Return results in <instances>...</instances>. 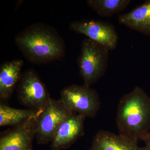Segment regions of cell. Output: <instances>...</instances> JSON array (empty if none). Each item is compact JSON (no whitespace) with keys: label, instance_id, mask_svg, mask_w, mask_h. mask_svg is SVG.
<instances>
[{"label":"cell","instance_id":"cell-3","mask_svg":"<svg viewBox=\"0 0 150 150\" xmlns=\"http://www.w3.org/2000/svg\"><path fill=\"white\" fill-rule=\"evenodd\" d=\"M109 50L88 38L83 40L78 65L84 85L90 87L106 72L109 60Z\"/></svg>","mask_w":150,"mask_h":150},{"label":"cell","instance_id":"cell-12","mask_svg":"<svg viewBox=\"0 0 150 150\" xmlns=\"http://www.w3.org/2000/svg\"><path fill=\"white\" fill-rule=\"evenodd\" d=\"M118 22L131 29L150 35V0L123 14H119Z\"/></svg>","mask_w":150,"mask_h":150},{"label":"cell","instance_id":"cell-4","mask_svg":"<svg viewBox=\"0 0 150 150\" xmlns=\"http://www.w3.org/2000/svg\"><path fill=\"white\" fill-rule=\"evenodd\" d=\"M59 101L72 112L93 118L100 106L99 95L90 87L74 84L62 90Z\"/></svg>","mask_w":150,"mask_h":150},{"label":"cell","instance_id":"cell-10","mask_svg":"<svg viewBox=\"0 0 150 150\" xmlns=\"http://www.w3.org/2000/svg\"><path fill=\"white\" fill-rule=\"evenodd\" d=\"M89 150H142V148L137 142L101 130L96 134Z\"/></svg>","mask_w":150,"mask_h":150},{"label":"cell","instance_id":"cell-13","mask_svg":"<svg viewBox=\"0 0 150 150\" xmlns=\"http://www.w3.org/2000/svg\"><path fill=\"white\" fill-rule=\"evenodd\" d=\"M41 110L17 109L1 103L0 126H16L30 119L37 117Z\"/></svg>","mask_w":150,"mask_h":150},{"label":"cell","instance_id":"cell-2","mask_svg":"<svg viewBox=\"0 0 150 150\" xmlns=\"http://www.w3.org/2000/svg\"><path fill=\"white\" fill-rule=\"evenodd\" d=\"M116 123L119 134L138 142L144 141L150 129V97L136 87L118 104Z\"/></svg>","mask_w":150,"mask_h":150},{"label":"cell","instance_id":"cell-1","mask_svg":"<svg viewBox=\"0 0 150 150\" xmlns=\"http://www.w3.org/2000/svg\"><path fill=\"white\" fill-rule=\"evenodd\" d=\"M15 43L28 62L40 65L62 58L64 41L54 27L42 23L28 26L15 37Z\"/></svg>","mask_w":150,"mask_h":150},{"label":"cell","instance_id":"cell-15","mask_svg":"<svg viewBox=\"0 0 150 150\" xmlns=\"http://www.w3.org/2000/svg\"><path fill=\"white\" fill-rule=\"evenodd\" d=\"M145 145L142 148V150H150V132L144 140Z\"/></svg>","mask_w":150,"mask_h":150},{"label":"cell","instance_id":"cell-14","mask_svg":"<svg viewBox=\"0 0 150 150\" xmlns=\"http://www.w3.org/2000/svg\"><path fill=\"white\" fill-rule=\"evenodd\" d=\"M90 8L101 17H108L124 10L131 0H88Z\"/></svg>","mask_w":150,"mask_h":150},{"label":"cell","instance_id":"cell-8","mask_svg":"<svg viewBox=\"0 0 150 150\" xmlns=\"http://www.w3.org/2000/svg\"><path fill=\"white\" fill-rule=\"evenodd\" d=\"M37 117L3 134L0 138V150H33V142L35 137Z\"/></svg>","mask_w":150,"mask_h":150},{"label":"cell","instance_id":"cell-6","mask_svg":"<svg viewBox=\"0 0 150 150\" xmlns=\"http://www.w3.org/2000/svg\"><path fill=\"white\" fill-rule=\"evenodd\" d=\"M17 93L22 104L38 111L42 110L51 98L46 86L32 69L28 70L22 75Z\"/></svg>","mask_w":150,"mask_h":150},{"label":"cell","instance_id":"cell-9","mask_svg":"<svg viewBox=\"0 0 150 150\" xmlns=\"http://www.w3.org/2000/svg\"><path fill=\"white\" fill-rule=\"evenodd\" d=\"M86 117L73 113L61 123L51 142L52 150L68 149L83 135Z\"/></svg>","mask_w":150,"mask_h":150},{"label":"cell","instance_id":"cell-5","mask_svg":"<svg viewBox=\"0 0 150 150\" xmlns=\"http://www.w3.org/2000/svg\"><path fill=\"white\" fill-rule=\"evenodd\" d=\"M73 113L59 100L51 98L36 118L35 137L38 144L46 145L51 143L60 124Z\"/></svg>","mask_w":150,"mask_h":150},{"label":"cell","instance_id":"cell-7","mask_svg":"<svg viewBox=\"0 0 150 150\" xmlns=\"http://www.w3.org/2000/svg\"><path fill=\"white\" fill-rule=\"evenodd\" d=\"M70 29L99 43L108 50L115 49L118 40V33L110 23L95 19L75 21L70 24Z\"/></svg>","mask_w":150,"mask_h":150},{"label":"cell","instance_id":"cell-11","mask_svg":"<svg viewBox=\"0 0 150 150\" xmlns=\"http://www.w3.org/2000/svg\"><path fill=\"white\" fill-rule=\"evenodd\" d=\"M23 61L21 59L6 62L0 67V98L7 100L10 98L19 82Z\"/></svg>","mask_w":150,"mask_h":150}]
</instances>
